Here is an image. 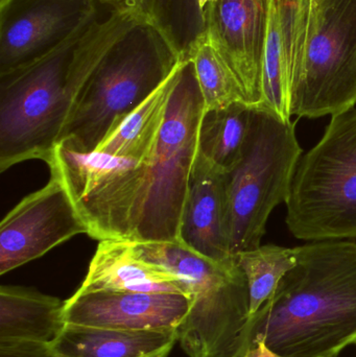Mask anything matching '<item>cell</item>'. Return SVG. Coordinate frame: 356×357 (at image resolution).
<instances>
[{"mask_svg": "<svg viewBox=\"0 0 356 357\" xmlns=\"http://www.w3.org/2000/svg\"><path fill=\"white\" fill-rule=\"evenodd\" d=\"M204 111L194 63L184 61L152 152L137 167L95 178L73 197L90 237L178 241Z\"/></svg>", "mask_w": 356, "mask_h": 357, "instance_id": "6da1fadb", "label": "cell"}, {"mask_svg": "<svg viewBox=\"0 0 356 357\" xmlns=\"http://www.w3.org/2000/svg\"><path fill=\"white\" fill-rule=\"evenodd\" d=\"M249 319L238 352L257 342L281 357H339L356 344V243L314 241Z\"/></svg>", "mask_w": 356, "mask_h": 357, "instance_id": "7a4b0ae2", "label": "cell"}, {"mask_svg": "<svg viewBox=\"0 0 356 357\" xmlns=\"http://www.w3.org/2000/svg\"><path fill=\"white\" fill-rule=\"evenodd\" d=\"M142 17L109 10L56 50L0 75V172L47 165L73 105L102 56Z\"/></svg>", "mask_w": 356, "mask_h": 357, "instance_id": "3957f363", "label": "cell"}, {"mask_svg": "<svg viewBox=\"0 0 356 357\" xmlns=\"http://www.w3.org/2000/svg\"><path fill=\"white\" fill-rule=\"evenodd\" d=\"M291 115L334 116L356 106V0H296L282 22Z\"/></svg>", "mask_w": 356, "mask_h": 357, "instance_id": "277c9868", "label": "cell"}, {"mask_svg": "<svg viewBox=\"0 0 356 357\" xmlns=\"http://www.w3.org/2000/svg\"><path fill=\"white\" fill-rule=\"evenodd\" d=\"M182 62L154 23L138 21L88 77L58 144L75 152H93L113 125L158 89Z\"/></svg>", "mask_w": 356, "mask_h": 357, "instance_id": "5b68a950", "label": "cell"}, {"mask_svg": "<svg viewBox=\"0 0 356 357\" xmlns=\"http://www.w3.org/2000/svg\"><path fill=\"white\" fill-rule=\"evenodd\" d=\"M135 243L138 255L179 277L190 299L178 329L188 357H231L249 320L248 282L235 258L213 260L178 241Z\"/></svg>", "mask_w": 356, "mask_h": 357, "instance_id": "8992f818", "label": "cell"}, {"mask_svg": "<svg viewBox=\"0 0 356 357\" xmlns=\"http://www.w3.org/2000/svg\"><path fill=\"white\" fill-rule=\"evenodd\" d=\"M286 204V226L299 241L356 238V108L332 116L301 156Z\"/></svg>", "mask_w": 356, "mask_h": 357, "instance_id": "52a82bcc", "label": "cell"}, {"mask_svg": "<svg viewBox=\"0 0 356 357\" xmlns=\"http://www.w3.org/2000/svg\"><path fill=\"white\" fill-rule=\"evenodd\" d=\"M302 155L296 123L253 108L242 158L225 173L232 255L261 245L270 215L288 201Z\"/></svg>", "mask_w": 356, "mask_h": 357, "instance_id": "ba28073f", "label": "cell"}, {"mask_svg": "<svg viewBox=\"0 0 356 357\" xmlns=\"http://www.w3.org/2000/svg\"><path fill=\"white\" fill-rule=\"evenodd\" d=\"M100 8L96 0H0V75L56 50Z\"/></svg>", "mask_w": 356, "mask_h": 357, "instance_id": "9c48e42d", "label": "cell"}, {"mask_svg": "<svg viewBox=\"0 0 356 357\" xmlns=\"http://www.w3.org/2000/svg\"><path fill=\"white\" fill-rule=\"evenodd\" d=\"M87 225L60 178L50 175L23 197L0 224V275L12 272L79 234Z\"/></svg>", "mask_w": 356, "mask_h": 357, "instance_id": "30bf717a", "label": "cell"}, {"mask_svg": "<svg viewBox=\"0 0 356 357\" xmlns=\"http://www.w3.org/2000/svg\"><path fill=\"white\" fill-rule=\"evenodd\" d=\"M271 0H217L205 14L206 39L240 83L247 104L263 106V65Z\"/></svg>", "mask_w": 356, "mask_h": 357, "instance_id": "8fae6325", "label": "cell"}, {"mask_svg": "<svg viewBox=\"0 0 356 357\" xmlns=\"http://www.w3.org/2000/svg\"><path fill=\"white\" fill-rule=\"evenodd\" d=\"M190 299L179 294L136 291L75 293L65 301L66 324L127 331H178Z\"/></svg>", "mask_w": 356, "mask_h": 357, "instance_id": "7c38bea8", "label": "cell"}, {"mask_svg": "<svg viewBox=\"0 0 356 357\" xmlns=\"http://www.w3.org/2000/svg\"><path fill=\"white\" fill-rule=\"evenodd\" d=\"M178 243L213 260L233 257L228 233L225 173L198 153L180 222Z\"/></svg>", "mask_w": 356, "mask_h": 357, "instance_id": "4fadbf2b", "label": "cell"}, {"mask_svg": "<svg viewBox=\"0 0 356 357\" xmlns=\"http://www.w3.org/2000/svg\"><path fill=\"white\" fill-rule=\"evenodd\" d=\"M188 295L179 277L138 255L135 243L127 239H102L90 261L86 278L75 293L90 291Z\"/></svg>", "mask_w": 356, "mask_h": 357, "instance_id": "5bb4252c", "label": "cell"}, {"mask_svg": "<svg viewBox=\"0 0 356 357\" xmlns=\"http://www.w3.org/2000/svg\"><path fill=\"white\" fill-rule=\"evenodd\" d=\"M178 331H127L66 324L52 343L58 357H169Z\"/></svg>", "mask_w": 356, "mask_h": 357, "instance_id": "9a60e30c", "label": "cell"}, {"mask_svg": "<svg viewBox=\"0 0 356 357\" xmlns=\"http://www.w3.org/2000/svg\"><path fill=\"white\" fill-rule=\"evenodd\" d=\"M65 301L29 287H0V339L54 343L64 329Z\"/></svg>", "mask_w": 356, "mask_h": 357, "instance_id": "2e32d148", "label": "cell"}, {"mask_svg": "<svg viewBox=\"0 0 356 357\" xmlns=\"http://www.w3.org/2000/svg\"><path fill=\"white\" fill-rule=\"evenodd\" d=\"M182 63L158 89L113 125L95 149L96 152L136 159H142L152 152L164 123L169 98Z\"/></svg>", "mask_w": 356, "mask_h": 357, "instance_id": "e0dca14e", "label": "cell"}, {"mask_svg": "<svg viewBox=\"0 0 356 357\" xmlns=\"http://www.w3.org/2000/svg\"><path fill=\"white\" fill-rule=\"evenodd\" d=\"M252 110L247 102H235L227 108L204 111L199 155L223 173L233 169L244 152Z\"/></svg>", "mask_w": 356, "mask_h": 357, "instance_id": "ac0fdd59", "label": "cell"}, {"mask_svg": "<svg viewBox=\"0 0 356 357\" xmlns=\"http://www.w3.org/2000/svg\"><path fill=\"white\" fill-rule=\"evenodd\" d=\"M144 17L171 42L182 61L192 60L206 39V25L199 0H146Z\"/></svg>", "mask_w": 356, "mask_h": 357, "instance_id": "d6986e66", "label": "cell"}, {"mask_svg": "<svg viewBox=\"0 0 356 357\" xmlns=\"http://www.w3.org/2000/svg\"><path fill=\"white\" fill-rule=\"evenodd\" d=\"M297 256L298 248L291 249L277 245H261L234 255L248 282L249 319L261 310L286 273L296 266Z\"/></svg>", "mask_w": 356, "mask_h": 357, "instance_id": "ffe728a7", "label": "cell"}, {"mask_svg": "<svg viewBox=\"0 0 356 357\" xmlns=\"http://www.w3.org/2000/svg\"><path fill=\"white\" fill-rule=\"evenodd\" d=\"M281 24L277 0H271L263 54L261 108L270 111L282 121H292L291 88Z\"/></svg>", "mask_w": 356, "mask_h": 357, "instance_id": "44dd1931", "label": "cell"}, {"mask_svg": "<svg viewBox=\"0 0 356 357\" xmlns=\"http://www.w3.org/2000/svg\"><path fill=\"white\" fill-rule=\"evenodd\" d=\"M205 111L247 102L240 83L212 44L205 39L192 56Z\"/></svg>", "mask_w": 356, "mask_h": 357, "instance_id": "7402d4cb", "label": "cell"}, {"mask_svg": "<svg viewBox=\"0 0 356 357\" xmlns=\"http://www.w3.org/2000/svg\"><path fill=\"white\" fill-rule=\"evenodd\" d=\"M0 357H58L52 344L29 340L0 339Z\"/></svg>", "mask_w": 356, "mask_h": 357, "instance_id": "603a6c76", "label": "cell"}, {"mask_svg": "<svg viewBox=\"0 0 356 357\" xmlns=\"http://www.w3.org/2000/svg\"><path fill=\"white\" fill-rule=\"evenodd\" d=\"M96 2L108 10H131L144 18V6L146 0H96Z\"/></svg>", "mask_w": 356, "mask_h": 357, "instance_id": "cb8c5ba5", "label": "cell"}, {"mask_svg": "<svg viewBox=\"0 0 356 357\" xmlns=\"http://www.w3.org/2000/svg\"><path fill=\"white\" fill-rule=\"evenodd\" d=\"M231 357H281L272 351L263 342H257L252 347L249 348L245 354Z\"/></svg>", "mask_w": 356, "mask_h": 357, "instance_id": "d4e9b609", "label": "cell"}, {"mask_svg": "<svg viewBox=\"0 0 356 357\" xmlns=\"http://www.w3.org/2000/svg\"><path fill=\"white\" fill-rule=\"evenodd\" d=\"M278 6H279L280 17L281 21H286L294 10L296 6V0H277Z\"/></svg>", "mask_w": 356, "mask_h": 357, "instance_id": "484cf974", "label": "cell"}, {"mask_svg": "<svg viewBox=\"0 0 356 357\" xmlns=\"http://www.w3.org/2000/svg\"><path fill=\"white\" fill-rule=\"evenodd\" d=\"M355 345H356V344H355Z\"/></svg>", "mask_w": 356, "mask_h": 357, "instance_id": "4316f807", "label": "cell"}]
</instances>
